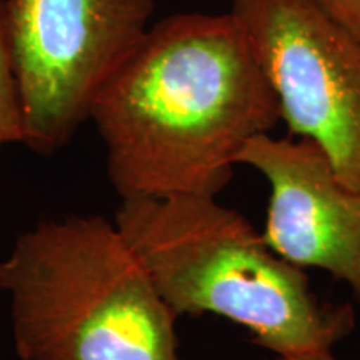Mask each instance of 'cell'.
<instances>
[{"label": "cell", "instance_id": "obj_1", "mask_svg": "<svg viewBox=\"0 0 360 360\" xmlns=\"http://www.w3.org/2000/svg\"><path fill=\"white\" fill-rule=\"evenodd\" d=\"M89 120L120 199L217 197L242 147L276 127L281 110L232 12L177 13L148 27Z\"/></svg>", "mask_w": 360, "mask_h": 360}, {"label": "cell", "instance_id": "obj_2", "mask_svg": "<svg viewBox=\"0 0 360 360\" xmlns=\"http://www.w3.org/2000/svg\"><path fill=\"white\" fill-rule=\"evenodd\" d=\"M114 222L177 317L220 315L276 355L332 352L354 328L350 305L322 304L304 269L217 197L120 199Z\"/></svg>", "mask_w": 360, "mask_h": 360}, {"label": "cell", "instance_id": "obj_3", "mask_svg": "<svg viewBox=\"0 0 360 360\" xmlns=\"http://www.w3.org/2000/svg\"><path fill=\"white\" fill-rule=\"evenodd\" d=\"M22 360H180L175 315L114 220L44 219L0 260Z\"/></svg>", "mask_w": 360, "mask_h": 360}, {"label": "cell", "instance_id": "obj_4", "mask_svg": "<svg viewBox=\"0 0 360 360\" xmlns=\"http://www.w3.org/2000/svg\"><path fill=\"white\" fill-rule=\"evenodd\" d=\"M154 0H4L24 141L53 154L72 141L110 75L148 30Z\"/></svg>", "mask_w": 360, "mask_h": 360}, {"label": "cell", "instance_id": "obj_5", "mask_svg": "<svg viewBox=\"0 0 360 360\" xmlns=\"http://www.w3.org/2000/svg\"><path fill=\"white\" fill-rule=\"evenodd\" d=\"M290 135L360 191V37L310 0H232Z\"/></svg>", "mask_w": 360, "mask_h": 360}, {"label": "cell", "instance_id": "obj_6", "mask_svg": "<svg viewBox=\"0 0 360 360\" xmlns=\"http://www.w3.org/2000/svg\"><path fill=\"white\" fill-rule=\"evenodd\" d=\"M237 164L257 169L270 186L265 244L297 267L340 278L360 300V191L340 182L322 148L259 134Z\"/></svg>", "mask_w": 360, "mask_h": 360}, {"label": "cell", "instance_id": "obj_7", "mask_svg": "<svg viewBox=\"0 0 360 360\" xmlns=\"http://www.w3.org/2000/svg\"><path fill=\"white\" fill-rule=\"evenodd\" d=\"M24 141V119L19 85L8 51L4 25V0H0V147Z\"/></svg>", "mask_w": 360, "mask_h": 360}, {"label": "cell", "instance_id": "obj_8", "mask_svg": "<svg viewBox=\"0 0 360 360\" xmlns=\"http://www.w3.org/2000/svg\"><path fill=\"white\" fill-rule=\"evenodd\" d=\"M310 2L360 37V0H310Z\"/></svg>", "mask_w": 360, "mask_h": 360}, {"label": "cell", "instance_id": "obj_9", "mask_svg": "<svg viewBox=\"0 0 360 360\" xmlns=\"http://www.w3.org/2000/svg\"><path fill=\"white\" fill-rule=\"evenodd\" d=\"M270 360H337L332 352H310L299 355H276Z\"/></svg>", "mask_w": 360, "mask_h": 360}]
</instances>
